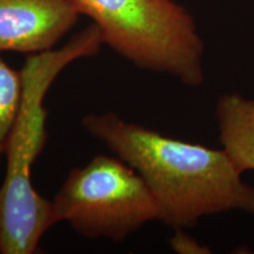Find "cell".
<instances>
[{
    "label": "cell",
    "instance_id": "3957f363",
    "mask_svg": "<svg viewBox=\"0 0 254 254\" xmlns=\"http://www.w3.org/2000/svg\"><path fill=\"white\" fill-rule=\"evenodd\" d=\"M100 28L105 45L142 71L205 81L204 41L192 14L174 0H71Z\"/></svg>",
    "mask_w": 254,
    "mask_h": 254
},
{
    "label": "cell",
    "instance_id": "5b68a950",
    "mask_svg": "<svg viewBox=\"0 0 254 254\" xmlns=\"http://www.w3.org/2000/svg\"><path fill=\"white\" fill-rule=\"evenodd\" d=\"M80 15L71 0H0V52L55 49Z\"/></svg>",
    "mask_w": 254,
    "mask_h": 254
},
{
    "label": "cell",
    "instance_id": "52a82bcc",
    "mask_svg": "<svg viewBox=\"0 0 254 254\" xmlns=\"http://www.w3.org/2000/svg\"><path fill=\"white\" fill-rule=\"evenodd\" d=\"M23 90L21 71L12 68L0 52V163L5 158L9 136L17 120Z\"/></svg>",
    "mask_w": 254,
    "mask_h": 254
},
{
    "label": "cell",
    "instance_id": "6da1fadb",
    "mask_svg": "<svg viewBox=\"0 0 254 254\" xmlns=\"http://www.w3.org/2000/svg\"><path fill=\"white\" fill-rule=\"evenodd\" d=\"M81 126L140 174L158 204L159 221L174 231L224 212L254 215V187L224 150L171 138L113 112L88 113Z\"/></svg>",
    "mask_w": 254,
    "mask_h": 254
},
{
    "label": "cell",
    "instance_id": "8992f818",
    "mask_svg": "<svg viewBox=\"0 0 254 254\" xmlns=\"http://www.w3.org/2000/svg\"><path fill=\"white\" fill-rule=\"evenodd\" d=\"M222 150L241 173L254 171V99L222 94L215 106Z\"/></svg>",
    "mask_w": 254,
    "mask_h": 254
},
{
    "label": "cell",
    "instance_id": "ba28073f",
    "mask_svg": "<svg viewBox=\"0 0 254 254\" xmlns=\"http://www.w3.org/2000/svg\"><path fill=\"white\" fill-rule=\"evenodd\" d=\"M171 246L178 253H205L206 249L185 233L184 230H177L171 239Z\"/></svg>",
    "mask_w": 254,
    "mask_h": 254
},
{
    "label": "cell",
    "instance_id": "7a4b0ae2",
    "mask_svg": "<svg viewBox=\"0 0 254 254\" xmlns=\"http://www.w3.org/2000/svg\"><path fill=\"white\" fill-rule=\"evenodd\" d=\"M105 45L92 23L60 49L27 57L23 99L6 148L5 177L0 186V254H33L46 232L57 224L53 206L32 183V168L46 144L44 100L64 69L75 60L99 53Z\"/></svg>",
    "mask_w": 254,
    "mask_h": 254
},
{
    "label": "cell",
    "instance_id": "277c9868",
    "mask_svg": "<svg viewBox=\"0 0 254 254\" xmlns=\"http://www.w3.org/2000/svg\"><path fill=\"white\" fill-rule=\"evenodd\" d=\"M56 222L87 239L122 243L160 211L144 179L119 157L98 154L69 171L52 200Z\"/></svg>",
    "mask_w": 254,
    "mask_h": 254
}]
</instances>
